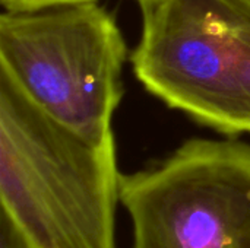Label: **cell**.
Masks as SVG:
<instances>
[{"instance_id":"obj_5","label":"cell","mask_w":250,"mask_h":248,"mask_svg":"<svg viewBox=\"0 0 250 248\" xmlns=\"http://www.w3.org/2000/svg\"><path fill=\"white\" fill-rule=\"evenodd\" d=\"M0 248H37L3 210H0Z\"/></svg>"},{"instance_id":"obj_1","label":"cell","mask_w":250,"mask_h":248,"mask_svg":"<svg viewBox=\"0 0 250 248\" xmlns=\"http://www.w3.org/2000/svg\"><path fill=\"white\" fill-rule=\"evenodd\" d=\"M120 181L114 134L78 133L0 69L1 210L37 248H117Z\"/></svg>"},{"instance_id":"obj_3","label":"cell","mask_w":250,"mask_h":248,"mask_svg":"<svg viewBox=\"0 0 250 248\" xmlns=\"http://www.w3.org/2000/svg\"><path fill=\"white\" fill-rule=\"evenodd\" d=\"M141 10L130 54L139 83L202 126L250 134V0H158Z\"/></svg>"},{"instance_id":"obj_4","label":"cell","mask_w":250,"mask_h":248,"mask_svg":"<svg viewBox=\"0 0 250 248\" xmlns=\"http://www.w3.org/2000/svg\"><path fill=\"white\" fill-rule=\"evenodd\" d=\"M133 248H250V145L195 137L122 174Z\"/></svg>"},{"instance_id":"obj_7","label":"cell","mask_w":250,"mask_h":248,"mask_svg":"<svg viewBox=\"0 0 250 248\" xmlns=\"http://www.w3.org/2000/svg\"><path fill=\"white\" fill-rule=\"evenodd\" d=\"M138 3H139V6L142 7V6H146V4H151V3H155V1H158V0H136Z\"/></svg>"},{"instance_id":"obj_6","label":"cell","mask_w":250,"mask_h":248,"mask_svg":"<svg viewBox=\"0 0 250 248\" xmlns=\"http://www.w3.org/2000/svg\"><path fill=\"white\" fill-rule=\"evenodd\" d=\"M0 1L4 10H26V9H37L42 6L79 1V0H0Z\"/></svg>"},{"instance_id":"obj_2","label":"cell","mask_w":250,"mask_h":248,"mask_svg":"<svg viewBox=\"0 0 250 248\" xmlns=\"http://www.w3.org/2000/svg\"><path fill=\"white\" fill-rule=\"evenodd\" d=\"M126 60L116 18L97 0L0 16V69L40 108L86 137L113 136Z\"/></svg>"}]
</instances>
